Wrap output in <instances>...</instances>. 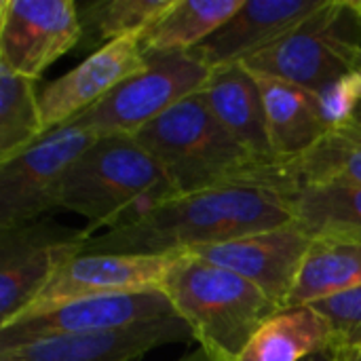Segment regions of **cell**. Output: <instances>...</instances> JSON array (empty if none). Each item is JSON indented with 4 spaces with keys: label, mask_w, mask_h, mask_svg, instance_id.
I'll list each match as a JSON object with an SVG mask.
<instances>
[{
    "label": "cell",
    "mask_w": 361,
    "mask_h": 361,
    "mask_svg": "<svg viewBox=\"0 0 361 361\" xmlns=\"http://www.w3.org/2000/svg\"><path fill=\"white\" fill-rule=\"evenodd\" d=\"M281 192L256 186H226L173 195L123 226L93 235L85 252L123 256H182L292 222Z\"/></svg>",
    "instance_id": "cell-1"
},
{
    "label": "cell",
    "mask_w": 361,
    "mask_h": 361,
    "mask_svg": "<svg viewBox=\"0 0 361 361\" xmlns=\"http://www.w3.org/2000/svg\"><path fill=\"white\" fill-rule=\"evenodd\" d=\"M135 140L154 157L176 195L226 186L296 190L290 165L267 163L245 150L214 116L203 93H195L144 127Z\"/></svg>",
    "instance_id": "cell-2"
},
{
    "label": "cell",
    "mask_w": 361,
    "mask_h": 361,
    "mask_svg": "<svg viewBox=\"0 0 361 361\" xmlns=\"http://www.w3.org/2000/svg\"><path fill=\"white\" fill-rule=\"evenodd\" d=\"M173 188L154 157L131 135H104L72 163L57 209L82 216L91 237L133 222L157 203L173 197Z\"/></svg>",
    "instance_id": "cell-3"
},
{
    "label": "cell",
    "mask_w": 361,
    "mask_h": 361,
    "mask_svg": "<svg viewBox=\"0 0 361 361\" xmlns=\"http://www.w3.org/2000/svg\"><path fill=\"white\" fill-rule=\"evenodd\" d=\"M163 292L201 349L239 361L254 334L281 311L258 286L188 254L171 262Z\"/></svg>",
    "instance_id": "cell-4"
},
{
    "label": "cell",
    "mask_w": 361,
    "mask_h": 361,
    "mask_svg": "<svg viewBox=\"0 0 361 361\" xmlns=\"http://www.w3.org/2000/svg\"><path fill=\"white\" fill-rule=\"evenodd\" d=\"M361 55V13L353 0H326L286 38L243 61L254 74L319 91L355 70Z\"/></svg>",
    "instance_id": "cell-5"
},
{
    "label": "cell",
    "mask_w": 361,
    "mask_h": 361,
    "mask_svg": "<svg viewBox=\"0 0 361 361\" xmlns=\"http://www.w3.org/2000/svg\"><path fill=\"white\" fill-rule=\"evenodd\" d=\"M144 55L146 66L137 74L123 80L102 102L72 123L91 131L95 137H135L144 127L178 106L182 99L199 93L212 74V68L195 51Z\"/></svg>",
    "instance_id": "cell-6"
},
{
    "label": "cell",
    "mask_w": 361,
    "mask_h": 361,
    "mask_svg": "<svg viewBox=\"0 0 361 361\" xmlns=\"http://www.w3.org/2000/svg\"><path fill=\"white\" fill-rule=\"evenodd\" d=\"M93 142L91 131L68 123L47 131L15 159L0 163V231L55 212L68 169Z\"/></svg>",
    "instance_id": "cell-7"
},
{
    "label": "cell",
    "mask_w": 361,
    "mask_h": 361,
    "mask_svg": "<svg viewBox=\"0 0 361 361\" xmlns=\"http://www.w3.org/2000/svg\"><path fill=\"white\" fill-rule=\"evenodd\" d=\"M91 235L40 218L0 231V328L17 319Z\"/></svg>",
    "instance_id": "cell-8"
},
{
    "label": "cell",
    "mask_w": 361,
    "mask_h": 361,
    "mask_svg": "<svg viewBox=\"0 0 361 361\" xmlns=\"http://www.w3.org/2000/svg\"><path fill=\"white\" fill-rule=\"evenodd\" d=\"M176 315L178 313L173 311L163 290L72 300L42 313L19 317L13 324L0 328V351L55 336L123 330Z\"/></svg>",
    "instance_id": "cell-9"
},
{
    "label": "cell",
    "mask_w": 361,
    "mask_h": 361,
    "mask_svg": "<svg viewBox=\"0 0 361 361\" xmlns=\"http://www.w3.org/2000/svg\"><path fill=\"white\" fill-rule=\"evenodd\" d=\"M82 27L74 0H2L0 63L25 78L38 76L80 47Z\"/></svg>",
    "instance_id": "cell-10"
},
{
    "label": "cell",
    "mask_w": 361,
    "mask_h": 361,
    "mask_svg": "<svg viewBox=\"0 0 361 361\" xmlns=\"http://www.w3.org/2000/svg\"><path fill=\"white\" fill-rule=\"evenodd\" d=\"M311 245L313 239L292 220L271 231L195 247L186 254L237 273L258 286L279 309H288Z\"/></svg>",
    "instance_id": "cell-11"
},
{
    "label": "cell",
    "mask_w": 361,
    "mask_h": 361,
    "mask_svg": "<svg viewBox=\"0 0 361 361\" xmlns=\"http://www.w3.org/2000/svg\"><path fill=\"white\" fill-rule=\"evenodd\" d=\"M173 260L176 256H123L82 252L57 271L51 283L19 317L42 313L57 305L82 298L163 290L165 275Z\"/></svg>",
    "instance_id": "cell-12"
},
{
    "label": "cell",
    "mask_w": 361,
    "mask_h": 361,
    "mask_svg": "<svg viewBox=\"0 0 361 361\" xmlns=\"http://www.w3.org/2000/svg\"><path fill=\"white\" fill-rule=\"evenodd\" d=\"M144 66L146 55L137 38H121L89 53L85 61L38 91L44 129L51 131L76 121Z\"/></svg>",
    "instance_id": "cell-13"
},
{
    "label": "cell",
    "mask_w": 361,
    "mask_h": 361,
    "mask_svg": "<svg viewBox=\"0 0 361 361\" xmlns=\"http://www.w3.org/2000/svg\"><path fill=\"white\" fill-rule=\"evenodd\" d=\"M192 332L178 315L123 330L55 336L0 351V361H142L167 343L190 341Z\"/></svg>",
    "instance_id": "cell-14"
},
{
    "label": "cell",
    "mask_w": 361,
    "mask_h": 361,
    "mask_svg": "<svg viewBox=\"0 0 361 361\" xmlns=\"http://www.w3.org/2000/svg\"><path fill=\"white\" fill-rule=\"evenodd\" d=\"M326 0H243L195 53L212 68L243 63L267 51L324 6Z\"/></svg>",
    "instance_id": "cell-15"
},
{
    "label": "cell",
    "mask_w": 361,
    "mask_h": 361,
    "mask_svg": "<svg viewBox=\"0 0 361 361\" xmlns=\"http://www.w3.org/2000/svg\"><path fill=\"white\" fill-rule=\"evenodd\" d=\"M201 93L214 116L245 150L260 161L281 163L271 146L262 89L254 72L243 63L216 68Z\"/></svg>",
    "instance_id": "cell-16"
},
{
    "label": "cell",
    "mask_w": 361,
    "mask_h": 361,
    "mask_svg": "<svg viewBox=\"0 0 361 361\" xmlns=\"http://www.w3.org/2000/svg\"><path fill=\"white\" fill-rule=\"evenodd\" d=\"M254 76L262 89L271 146L281 163L290 165L298 161L332 133L317 110L313 91L279 78L262 74Z\"/></svg>",
    "instance_id": "cell-17"
},
{
    "label": "cell",
    "mask_w": 361,
    "mask_h": 361,
    "mask_svg": "<svg viewBox=\"0 0 361 361\" xmlns=\"http://www.w3.org/2000/svg\"><path fill=\"white\" fill-rule=\"evenodd\" d=\"M336 349L328 317L313 305L277 311L247 343L239 361H305Z\"/></svg>",
    "instance_id": "cell-18"
},
{
    "label": "cell",
    "mask_w": 361,
    "mask_h": 361,
    "mask_svg": "<svg viewBox=\"0 0 361 361\" xmlns=\"http://www.w3.org/2000/svg\"><path fill=\"white\" fill-rule=\"evenodd\" d=\"M288 205L294 222L313 241L361 243V188L347 184H300Z\"/></svg>",
    "instance_id": "cell-19"
},
{
    "label": "cell",
    "mask_w": 361,
    "mask_h": 361,
    "mask_svg": "<svg viewBox=\"0 0 361 361\" xmlns=\"http://www.w3.org/2000/svg\"><path fill=\"white\" fill-rule=\"evenodd\" d=\"M243 0H169L137 38L144 53H186L224 25Z\"/></svg>",
    "instance_id": "cell-20"
},
{
    "label": "cell",
    "mask_w": 361,
    "mask_h": 361,
    "mask_svg": "<svg viewBox=\"0 0 361 361\" xmlns=\"http://www.w3.org/2000/svg\"><path fill=\"white\" fill-rule=\"evenodd\" d=\"M361 286V243L313 241L288 307L328 300Z\"/></svg>",
    "instance_id": "cell-21"
},
{
    "label": "cell",
    "mask_w": 361,
    "mask_h": 361,
    "mask_svg": "<svg viewBox=\"0 0 361 361\" xmlns=\"http://www.w3.org/2000/svg\"><path fill=\"white\" fill-rule=\"evenodd\" d=\"M44 133L36 80L0 63V163L27 150Z\"/></svg>",
    "instance_id": "cell-22"
},
{
    "label": "cell",
    "mask_w": 361,
    "mask_h": 361,
    "mask_svg": "<svg viewBox=\"0 0 361 361\" xmlns=\"http://www.w3.org/2000/svg\"><path fill=\"white\" fill-rule=\"evenodd\" d=\"M169 0H93L78 4L80 47L95 53L121 38H140Z\"/></svg>",
    "instance_id": "cell-23"
},
{
    "label": "cell",
    "mask_w": 361,
    "mask_h": 361,
    "mask_svg": "<svg viewBox=\"0 0 361 361\" xmlns=\"http://www.w3.org/2000/svg\"><path fill=\"white\" fill-rule=\"evenodd\" d=\"M290 167L298 186L347 184L361 188V144L332 131Z\"/></svg>",
    "instance_id": "cell-24"
},
{
    "label": "cell",
    "mask_w": 361,
    "mask_h": 361,
    "mask_svg": "<svg viewBox=\"0 0 361 361\" xmlns=\"http://www.w3.org/2000/svg\"><path fill=\"white\" fill-rule=\"evenodd\" d=\"M317 110L330 131L341 129L361 102V72L351 70L336 80L328 82L319 91H313Z\"/></svg>",
    "instance_id": "cell-25"
},
{
    "label": "cell",
    "mask_w": 361,
    "mask_h": 361,
    "mask_svg": "<svg viewBox=\"0 0 361 361\" xmlns=\"http://www.w3.org/2000/svg\"><path fill=\"white\" fill-rule=\"evenodd\" d=\"M313 307L328 317L334 330L336 351L361 347V286L322 300Z\"/></svg>",
    "instance_id": "cell-26"
},
{
    "label": "cell",
    "mask_w": 361,
    "mask_h": 361,
    "mask_svg": "<svg viewBox=\"0 0 361 361\" xmlns=\"http://www.w3.org/2000/svg\"><path fill=\"white\" fill-rule=\"evenodd\" d=\"M336 131L343 133L345 137H349V140L361 144V102L357 104V108L353 110V114L349 116V121L341 129H336Z\"/></svg>",
    "instance_id": "cell-27"
},
{
    "label": "cell",
    "mask_w": 361,
    "mask_h": 361,
    "mask_svg": "<svg viewBox=\"0 0 361 361\" xmlns=\"http://www.w3.org/2000/svg\"><path fill=\"white\" fill-rule=\"evenodd\" d=\"M180 361H222V360H218V357H214L212 353H207L205 349H197V351H192L190 355H186V357H182Z\"/></svg>",
    "instance_id": "cell-28"
},
{
    "label": "cell",
    "mask_w": 361,
    "mask_h": 361,
    "mask_svg": "<svg viewBox=\"0 0 361 361\" xmlns=\"http://www.w3.org/2000/svg\"><path fill=\"white\" fill-rule=\"evenodd\" d=\"M336 361H361V347L336 351Z\"/></svg>",
    "instance_id": "cell-29"
},
{
    "label": "cell",
    "mask_w": 361,
    "mask_h": 361,
    "mask_svg": "<svg viewBox=\"0 0 361 361\" xmlns=\"http://www.w3.org/2000/svg\"><path fill=\"white\" fill-rule=\"evenodd\" d=\"M305 361H336V349H330V351L315 353V355H311L309 360H305Z\"/></svg>",
    "instance_id": "cell-30"
},
{
    "label": "cell",
    "mask_w": 361,
    "mask_h": 361,
    "mask_svg": "<svg viewBox=\"0 0 361 361\" xmlns=\"http://www.w3.org/2000/svg\"><path fill=\"white\" fill-rule=\"evenodd\" d=\"M355 70H360L361 72V55H360V59H357V63H355Z\"/></svg>",
    "instance_id": "cell-31"
},
{
    "label": "cell",
    "mask_w": 361,
    "mask_h": 361,
    "mask_svg": "<svg viewBox=\"0 0 361 361\" xmlns=\"http://www.w3.org/2000/svg\"><path fill=\"white\" fill-rule=\"evenodd\" d=\"M353 2H355V6H357V11H360V13H361V0H353Z\"/></svg>",
    "instance_id": "cell-32"
}]
</instances>
